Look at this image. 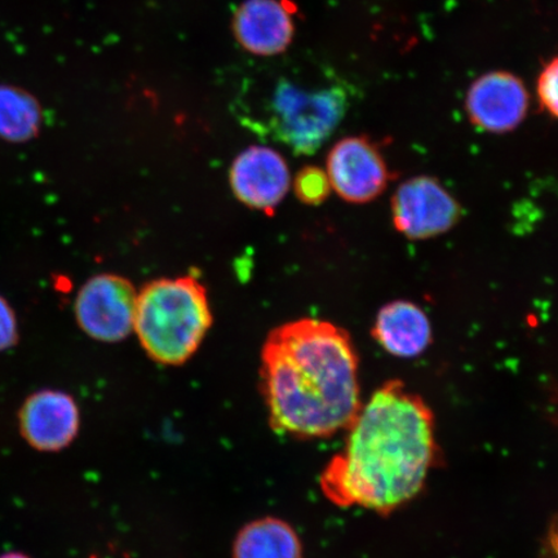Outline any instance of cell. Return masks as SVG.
<instances>
[{
    "mask_svg": "<svg viewBox=\"0 0 558 558\" xmlns=\"http://www.w3.org/2000/svg\"><path fill=\"white\" fill-rule=\"evenodd\" d=\"M373 337L384 351L400 359H414L432 343L427 314L408 300L384 305L376 316Z\"/></svg>",
    "mask_w": 558,
    "mask_h": 558,
    "instance_id": "cell-12",
    "label": "cell"
},
{
    "mask_svg": "<svg viewBox=\"0 0 558 558\" xmlns=\"http://www.w3.org/2000/svg\"><path fill=\"white\" fill-rule=\"evenodd\" d=\"M136 300V289L128 278L95 276L76 296V323L88 337L105 343H117L134 330Z\"/></svg>",
    "mask_w": 558,
    "mask_h": 558,
    "instance_id": "cell-5",
    "label": "cell"
},
{
    "mask_svg": "<svg viewBox=\"0 0 558 558\" xmlns=\"http://www.w3.org/2000/svg\"><path fill=\"white\" fill-rule=\"evenodd\" d=\"M345 448L320 476V490L338 507L389 514L423 490L438 458L435 416L400 380L362 403Z\"/></svg>",
    "mask_w": 558,
    "mask_h": 558,
    "instance_id": "cell-1",
    "label": "cell"
},
{
    "mask_svg": "<svg viewBox=\"0 0 558 558\" xmlns=\"http://www.w3.org/2000/svg\"><path fill=\"white\" fill-rule=\"evenodd\" d=\"M19 327L15 312L3 296H0V352L17 343Z\"/></svg>",
    "mask_w": 558,
    "mask_h": 558,
    "instance_id": "cell-17",
    "label": "cell"
},
{
    "mask_svg": "<svg viewBox=\"0 0 558 558\" xmlns=\"http://www.w3.org/2000/svg\"><path fill=\"white\" fill-rule=\"evenodd\" d=\"M262 362L263 395L278 434L330 437L359 414V355L341 327L311 318L279 326Z\"/></svg>",
    "mask_w": 558,
    "mask_h": 558,
    "instance_id": "cell-2",
    "label": "cell"
},
{
    "mask_svg": "<svg viewBox=\"0 0 558 558\" xmlns=\"http://www.w3.org/2000/svg\"><path fill=\"white\" fill-rule=\"evenodd\" d=\"M21 435L34 449L54 452L65 449L80 430V409L72 396L46 389L27 399L19 415Z\"/></svg>",
    "mask_w": 558,
    "mask_h": 558,
    "instance_id": "cell-11",
    "label": "cell"
},
{
    "mask_svg": "<svg viewBox=\"0 0 558 558\" xmlns=\"http://www.w3.org/2000/svg\"><path fill=\"white\" fill-rule=\"evenodd\" d=\"M332 191L326 170L317 166H306L294 180V192L300 202L308 206H319L330 197Z\"/></svg>",
    "mask_w": 558,
    "mask_h": 558,
    "instance_id": "cell-15",
    "label": "cell"
},
{
    "mask_svg": "<svg viewBox=\"0 0 558 558\" xmlns=\"http://www.w3.org/2000/svg\"><path fill=\"white\" fill-rule=\"evenodd\" d=\"M397 230L409 240H428L448 233L462 218V207L435 178L404 181L392 198Z\"/></svg>",
    "mask_w": 558,
    "mask_h": 558,
    "instance_id": "cell-6",
    "label": "cell"
},
{
    "mask_svg": "<svg viewBox=\"0 0 558 558\" xmlns=\"http://www.w3.org/2000/svg\"><path fill=\"white\" fill-rule=\"evenodd\" d=\"M44 110L37 97L26 89L0 85V138L23 144L39 135Z\"/></svg>",
    "mask_w": 558,
    "mask_h": 558,
    "instance_id": "cell-14",
    "label": "cell"
},
{
    "mask_svg": "<svg viewBox=\"0 0 558 558\" xmlns=\"http://www.w3.org/2000/svg\"><path fill=\"white\" fill-rule=\"evenodd\" d=\"M0 558H31V557L26 556L24 554H20V553H7L3 555H0Z\"/></svg>",
    "mask_w": 558,
    "mask_h": 558,
    "instance_id": "cell-18",
    "label": "cell"
},
{
    "mask_svg": "<svg viewBox=\"0 0 558 558\" xmlns=\"http://www.w3.org/2000/svg\"><path fill=\"white\" fill-rule=\"evenodd\" d=\"M530 97L525 85L512 73L492 72L473 82L465 99L470 121L490 134H507L527 116Z\"/></svg>",
    "mask_w": 558,
    "mask_h": 558,
    "instance_id": "cell-8",
    "label": "cell"
},
{
    "mask_svg": "<svg viewBox=\"0 0 558 558\" xmlns=\"http://www.w3.org/2000/svg\"><path fill=\"white\" fill-rule=\"evenodd\" d=\"M295 13L290 0H244L233 15L234 38L244 51L262 58L281 54L294 39Z\"/></svg>",
    "mask_w": 558,
    "mask_h": 558,
    "instance_id": "cell-10",
    "label": "cell"
},
{
    "mask_svg": "<svg viewBox=\"0 0 558 558\" xmlns=\"http://www.w3.org/2000/svg\"><path fill=\"white\" fill-rule=\"evenodd\" d=\"M347 108L343 88L305 90L282 82L271 100V130L296 155L311 156L337 130Z\"/></svg>",
    "mask_w": 558,
    "mask_h": 558,
    "instance_id": "cell-4",
    "label": "cell"
},
{
    "mask_svg": "<svg viewBox=\"0 0 558 558\" xmlns=\"http://www.w3.org/2000/svg\"><path fill=\"white\" fill-rule=\"evenodd\" d=\"M211 325L207 292L198 279H157L137 294L134 330L145 352L159 364H185Z\"/></svg>",
    "mask_w": 558,
    "mask_h": 558,
    "instance_id": "cell-3",
    "label": "cell"
},
{
    "mask_svg": "<svg viewBox=\"0 0 558 558\" xmlns=\"http://www.w3.org/2000/svg\"><path fill=\"white\" fill-rule=\"evenodd\" d=\"M557 83L558 60L554 58L542 69L536 86L542 109L553 118H557L558 114Z\"/></svg>",
    "mask_w": 558,
    "mask_h": 558,
    "instance_id": "cell-16",
    "label": "cell"
},
{
    "mask_svg": "<svg viewBox=\"0 0 558 558\" xmlns=\"http://www.w3.org/2000/svg\"><path fill=\"white\" fill-rule=\"evenodd\" d=\"M233 558H303L302 542L288 522L265 518L241 529Z\"/></svg>",
    "mask_w": 558,
    "mask_h": 558,
    "instance_id": "cell-13",
    "label": "cell"
},
{
    "mask_svg": "<svg viewBox=\"0 0 558 558\" xmlns=\"http://www.w3.org/2000/svg\"><path fill=\"white\" fill-rule=\"evenodd\" d=\"M229 183L243 205L274 215L290 190L291 177L278 151L268 146H251L234 159Z\"/></svg>",
    "mask_w": 558,
    "mask_h": 558,
    "instance_id": "cell-9",
    "label": "cell"
},
{
    "mask_svg": "<svg viewBox=\"0 0 558 558\" xmlns=\"http://www.w3.org/2000/svg\"><path fill=\"white\" fill-rule=\"evenodd\" d=\"M331 187L351 204H367L386 192L390 173L381 153L365 136L340 140L326 163Z\"/></svg>",
    "mask_w": 558,
    "mask_h": 558,
    "instance_id": "cell-7",
    "label": "cell"
}]
</instances>
